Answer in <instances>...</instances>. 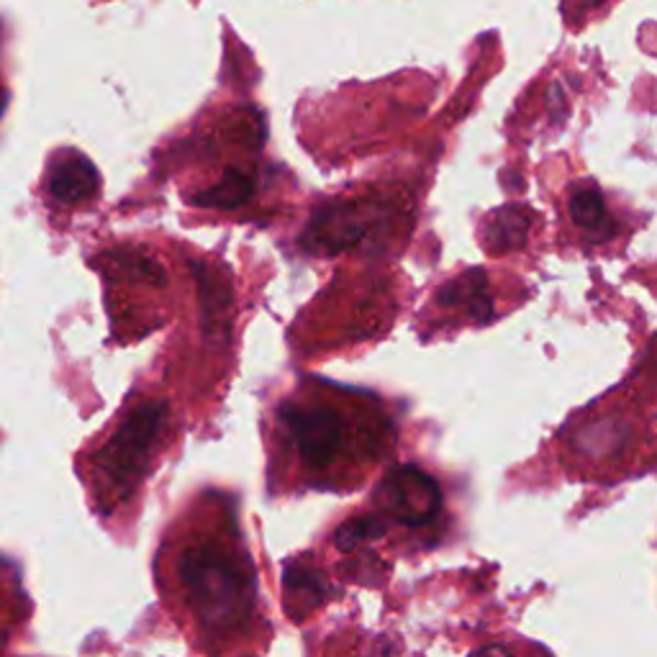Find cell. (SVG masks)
<instances>
[{
	"instance_id": "6da1fadb",
	"label": "cell",
	"mask_w": 657,
	"mask_h": 657,
	"mask_svg": "<svg viewBox=\"0 0 657 657\" xmlns=\"http://www.w3.org/2000/svg\"><path fill=\"white\" fill-rule=\"evenodd\" d=\"M180 581L198 622L211 632H234L255 606V578L237 557L216 545H196L180 557Z\"/></svg>"
},
{
	"instance_id": "7a4b0ae2",
	"label": "cell",
	"mask_w": 657,
	"mask_h": 657,
	"mask_svg": "<svg viewBox=\"0 0 657 657\" xmlns=\"http://www.w3.org/2000/svg\"><path fill=\"white\" fill-rule=\"evenodd\" d=\"M165 416V401L142 403L121 421L98 455V470L119 498L129 496L131 488L137 486L147 470V457L154 447V439L160 437Z\"/></svg>"
},
{
	"instance_id": "3957f363",
	"label": "cell",
	"mask_w": 657,
	"mask_h": 657,
	"mask_svg": "<svg viewBox=\"0 0 657 657\" xmlns=\"http://www.w3.org/2000/svg\"><path fill=\"white\" fill-rule=\"evenodd\" d=\"M280 421H283L285 432L291 434L303 465H308V468L332 465L344 439L342 416L332 406H324V403H314V406L285 403L280 409Z\"/></svg>"
},
{
	"instance_id": "277c9868",
	"label": "cell",
	"mask_w": 657,
	"mask_h": 657,
	"mask_svg": "<svg viewBox=\"0 0 657 657\" xmlns=\"http://www.w3.org/2000/svg\"><path fill=\"white\" fill-rule=\"evenodd\" d=\"M378 504L385 514L406 524V527H421L437 516L442 506V491L437 480L414 465H403L393 470L378 488Z\"/></svg>"
},
{
	"instance_id": "5b68a950",
	"label": "cell",
	"mask_w": 657,
	"mask_h": 657,
	"mask_svg": "<svg viewBox=\"0 0 657 657\" xmlns=\"http://www.w3.org/2000/svg\"><path fill=\"white\" fill-rule=\"evenodd\" d=\"M367 231V219L357 206H332L316 214L308 226L303 244L311 252L334 255L360 242Z\"/></svg>"
},
{
	"instance_id": "8992f818",
	"label": "cell",
	"mask_w": 657,
	"mask_h": 657,
	"mask_svg": "<svg viewBox=\"0 0 657 657\" xmlns=\"http://www.w3.org/2000/svg\"><path fill=\"white\" fill-rule=\"evenodd\" d=\"M47 190L54 201L80 203L95 196L98 190V172L85 160L83 154H67L65 160L54 162L47 178Z\"/></svg>"
},
{
	"instance_id": "52a82bcc",
	"label": "cell",
	"mask_w": 657,
	"mask_h": 657,
	"mask_svg": "<svg viewBox=\"0 0 657 657\" xmlns=\"http://www.w3.org/2000/svg\"><path fill=\"white\" fill-rule=\"evenodd\" d=\"M285 586V609L291 614V619H306L314 609L324 604L326 593H329V583L324 581V575L314 568H303V565H291L283 575Z\"/></svg>"
},
{
	"instance_id": "ba28073f",
	"label": "cell",
	"mask_w": 657,
	"mask_h": 657,
	"mask_svg": "<svg viewBox=\"0 0 657 657\" xmlns=\"http://www.w3.org/2000/svg\"><path fill=\"white\" fill-rule=\"evenodd\" d=\"M570 216H573L575 226L586 231L588 237L596 242H604L614 234V224H611L609 214H606V203L601 190L593 185H578L570 196Z\"/></svg>"
},
{
	"instance_id": "9c48e42d",
	"label": "cell",
	"mask_w": 657,
	"mask_h": 657,
	"mask_svg": "<svg viewBox=\"0 0 657 657\" xmlns=\"http://www.w3.org/2000/svg\"><path fill=\"white\" fill-rule=\"evenodd\" d=\"M442 306H468V311L478 319L491 316V301H488V280L483 270H470L460 278L442 285L437 293Z\"/></svg>"
},
{
	"instance_id": "30bf717a",
	"label": "cell",
	"mask_w": 657,
	"mask_h": 657,
	"mask_svg": "<svg viewBox=\"0 0 657 657\" xmlns=\"http://www.w3.org/2000/svg\"><path fill=\"white\" fill-rule=\"evenodd\" d=\"M529 216L521 208L506 206L486 221L483 229V242L488 252H509L527 242Z\"/></svg>"
},
{
	"instance_id": "8fae6325",
	"label": "cell",
	"mask_w": 657,
	"mask_h": 657,
	"mask_svg": "<svg viewBox=\"0 0 657 657\" xmlns=\"http://www.w3.org/2000/svg\"><path fill=\"white\" fill-rule=\"evenodd\" d=\"M255 193V180L242 170H229L211 190H203L196 196V206L201 208H239Z\"/></svg>"
},
{
	"instance_id": "7c38bea8",
	"label": "cell",
	"mask_w": 657,
	"mask_h": 657,
	"mask_svg": "<svg viewBox=\"0 0 657 657\" xmlns=\"http://www.w3.org/2000/svg\"><path fill=\"white\" fill-rule=\"evenodd\" d=\"M385 534V521L380 516H360V519H350L347 524L339 527V532L334 534V545L339 550L350 552L357 545H365V542H373Z\"/></svg>"
},
{
	"instance_id": "4fadbf2b",
	"label": "cell",
	"mask_w": 657,
	"mask_h": 657,
	"mask_svg": "<svg viewBox=\"0 0 657 657\" xmlns=\"http://www.w3.org/2000/svg\"><path fill=\"white\" fill-rule=\"evenodd\" d=\"M473 657H514L504 650V647H483V650L475 652Z\"/></svg>"
},
{
	"instance_id": "5bb4252c",
	"label": "cell",
	"mask_w": 657,
	"mask_h": 657,
	"mask_svg": "<svg viewBox=\"0 0 657 657\" xmlns=\"http://www.w3.org/2000/svg\"><path fill=\"white\" fill-rule=\"evenodd\" d=\"M583 3H601V0H583Z\"/></svg>"
}]
</instances>
